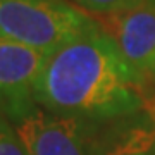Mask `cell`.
<instances>
[{
    "label": "cell",
    "instance_id": "1",
    "mask_svg": "<svg viewBox=\"0 0 155 155\" xmlns=\"http://www.w3.org/2000/svg\"><path fill=\"white\" fill-rule=\"evenodd\" d=\"M153 95L100 24L48 54L35 88L45 110L102 122L145 110Z\"/></svg>",
    "mask_w": 155,
    "mask_h": 155
},
{
    "label": "cell",
    "instance_id": "2",
    "mask_svg": "<svg viewBox=\"0 0 155 155\" xmlns=\"http://www.w3.org/2000/svg\"><path fill=\"white\" fill-rule=\"evenodd\" d=\"M98 28L71 0H0V36L43 54Z\"/></svg>",
    "mask_w": 155,
    "mask_h": 155
},
{
    "label": "cell",
    "instance_id": "3",
    "mask_svg": "<svg viewBox=\"0 0 155 155\" xmlns=\"http://www.w3.org/2000/svg\"><path fill=\"white\" fill-rule=\"evenodd\" d=\"M28 155H97L102 121L59 116L35 105L14 121Z\"/></svg>",
    "mask_w": 155,
    "mask_h": 155
},
{
    "label": "cell",
    "instance_id": "4",
    "mask_svg": "<svg viewBox=\"0 0 155 155\" xmlns=\"http://www.w3.org/2000/svg\"><path fill=\"white\" fill-rule=\"evenodd\" d=\"M48 54L0 36V114L14 121L36 104L35 88Z\"/></svg>",
    "mask_w": 155,
    "mask_h": 155
},
{
    "label": "cell",
    "instance_id": "5",
    "mask_svg": "<svg viewBox=\"0 0 155 155\" xmlns=\"http://www.w3.org/2000/svg\"><path fill=\"white\" fill-rule=\"evenodd\" d=\"M98 24L122 57L140 74L148 76L155 66V0H140L124 11L98 16Z\"/></svg>",
    "mask_w": 155,
    "mask_h": 155
},
{
    "label": "cell",
    "instance_id": "6",
    "mask_svg": "<svg viewBox=\"0 0 155 155\" xmlns=\"http://www.w3.org/2000/svg\"><path fill=\"white\" fill-rule=\"evenodd\" d=\"M97 155H155V121L147 109L105 122Z\"/></svg>",
    "mask_w": 155,
    "mask_h": 155
},
{
    "label": "cell",
    "instance_id": "7",
    "mask_svg": "<svg viewBox=\"0 0 155 155\" xmlns=\"http://www.w3.org/2000/svg\"><path fill=\"white\" fill-rule=\"evenodd\" d=\"M0 155H28L14 124L4 114H0Z\"/></svg>",
    "mask_w": 155,
    "mask_h": 155
},
{
    "label": "cell",
    "instance_id": "8",
    "mask_svg": "<svg viewBox=\"0 0 155 155\" xmlns=\"http://www.w3.org/2000/svg\"><path fill=\"white\" fill-rule=\"evenodd\" d=\"M71 2L88 14L107 16V14L124 11L127 7L138 4L140 0H71Z\"/></svg>",
    "mask_w": 155,
    "mask_h": 155
},
{
    "label": "cell",
    "instance_id": "9",
    "mask_svg": "<svg viewBox=\"0 0 155 155\" xmlns=\"http://www.w3.org/2000/svg\"><path fill=\"white\" fill-rule=\"evenodd\" d=\"M147 110L152 114V117H153V121H155V95H153V98L148 102V105H147Z\"/></svg>",
    "mask_w": 155,
    "mask_h": 155
},
{
    "label": "cell",
    "instance_id": "10",
    "mask_svg": "<svg viewBox=\"0 0 155 155\" xmlns=\"http://www.w3.org/2000/svg\"><path fill=\"white\" fill-rule=\"evenodd\" d=\"M152 74H153V76H155V66H153V72H152Z\"/></svg>",
    "mask_w": 155,
    "mask_h": 155
}]
</instances>
